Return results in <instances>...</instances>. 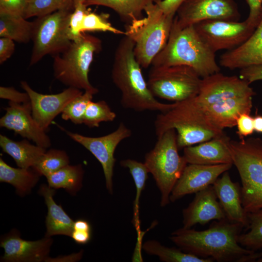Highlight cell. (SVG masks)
I'll list each match as a JSON object with an SVG mask.
<instances>
[{
  "mask_svg": "<svg viewBox=\"0 0 262 262\" xmlns=\"http://www.w3.org/2000/svg\"><path fill=\"white\" fill-rule=\"evenodd\" d=\"M244 227L227 219L214 220L201 231L181 228L171 233L169 238L183 251L218 262H253L262 252L248 249L238 243Z\"/></svg>",
  "mask_w": 262,
  "mask_h": 262,
  "instance_id": "1",
  "label": "cell"
},
{
  "mask_svg": "<svg viewBox=\"0 0 262 262\" xmlns=\"http://www.w3.org/2000/svg\"><path fill=\"white\" fill-rule=\"evenodd\" d=\"M134 47L133 41L125 35L115 50L111 77L121 92V105L137 112L167 111L173 103H162L152 94L135 58Z\"/></svg>",
  "mask_w": 262,
  "mask_h": 262,
  "instance_id": "2",
  "label": "cell"
},
{
  "mask_svg": "<svg viewBox=\"0 0 262 262\" xmlns=\"http://www.w3.org/2000/svg\"><path fill=\"white\" fill-rule=\"evenodd\" d=\"M215 53L194 25L181 28L174 19L168 41L151 65L156 67L186 66L203 78L220 71Z\"/></svg>",
  "mask_w": 262,
  "mask_h": 262,
  "instance_id": "3",
  "label": "cell"
},
{
  "mask_svg": "<svg viewBox=\"0 0 262 262\" xmlns=\"http://www.w3.org/2000/svg\"><path fill=\"white\" fill-rule=\"evenodd\" d=\"M101 49L98 38L83 33L63 52L53 56L54 77L68 87L97 94L98 91L90 83L88 74L94 54Z\"/></svg>",
  "mask_w": 262,
  "mask_h": 262,
  "instance_id": "4",
  "label": "cell"
},
{
  "mask_svg": "<svg viewBox=\"0 0 262 262\" xmlns=\"http://www.w3.org/2000/svg\"><path fill=\"white\" fill-rule=\"evenodd\" d=\"M145 17L127 25L125 35L134 42V54L142 68H147L165 46L175 16L164 15L156 3L145 10Z\"/></svg>",
  "mask_w": 262,
  "mask_h": 262,
  "instance_id": "5",
  "label": "cell"
},
{
  "mask_svg": "<svg viewBox=\"0 0 262 262\" xmlns=\"http://www.w3.org/2000/svg\"><path fill=\"white\" fill-rule=\"evenodd\" d=\"M229 147L241 178L243 206L247 213L262 208V139L230 140Z\"/></svg>",
  "mask_w": 262,
  "mask_h": 262,
  "instance_id": "6",
  "label": "cell"
},
{
  "mask_svg": "<svg viewBox=\"0 0 262 262\" xmlns=\"http://www.w3.org/2000/svg\"><path fill=\"white\" fill-rule=\"evenodd\" d=\"M157 139L146 154L144 163L161 192V206L164 207L169 203L171 191L188 164L179 153L175 129L166 131Z\"/></svg>",
  "mask_w": 262,
  "mask_h": 262,
  "instance_id": "7",
  "label": "cell"
},
{
  "mask_svg": "<svg viewBox=\"0 0 262 262\" xmlns=\"http://www.w3.org/2000/svg\"><path fill=\"white\" fill-rule=\"evenodd\" d=\"M201 80L195 70L186 66H152L147 83L155 97L179 102L195 97Z\"/></svg>",
  "mask_w": 262,
  "mask_h": 262,
  "instance_id": "8",
  "label": "cell"
},
{
  "mask_svg": "<svg viewBox=\"0 0 262 262\" xmlns=\"http://www.w3.org/2000/svg\"><path fill=\"white\" fill-rule=\"evenodd\" d=\"M74 8L59 10L37 17L33 21L30 66L38 63L47 55L60 54L70 45L72 41L69 36V20Z\"/></svg>",
  "mask_w": 262,
  "mask_h": 262,
  "instance_id": "9",
  "label": "cell"
},
{
  "mask_svg": "<svg viewBox=\"0 0 262 262\" xmlns=\"http://www.w3.org/2000/svg\"><path fill=\"white\" fill-rule=\"evenodd\" d=\"M194 26L203 41L214 52L232 49L245 42L256 26L246 19L242 22L209 20L198 22Z\"/></svg>",
  "mask_w": 262,
  "mask_h": 262,
  "instance_id": "10",
  "label": "cell"
},
{
  "mask_svg": "<svg viewBox=\"0 0 262 262\" xmlns=\"http://www.w3.org/2000/svg\"><path fill=\"white\" fill-rule=\"evenodd\" d=\"M72 140L89 151L101 164L110 194L113 193V176L116 161L114 157L115 149L123 140L131 135V130L122 122L112 132L107 135L93 137L64 130Z\"/></svg>",
  "mask_w": 262,
  "mask_h": 262,
  "instance_id": "11",
  "label": "cell"
},
{
  "mask_svg": "<svg viewBox=\"0 0 262 262\" xmlns=\"http://www.w3.org/2000/svg\"><path fill=\"white\" fill-rule=\"evenodd\" d=\"M174 20L181 28L205 20L238 21L241 15L234 0H184Z\"/></svg>",
  "mask_w": 262,
  "mask_h": 262,
  "instance_id": "12",
  "label": "cell"
},
{
  "mask_svg": "<svg viewBox=\"0 0 262 262\" xmlns=\"http://www.w3.org/2000/svg\"><path fill=\"white\" fill-rule=\"evenodd\" d=\"M255 95L246 81L219 72L202 78L199 93L191 99L196 105L203 107L232 98Z\"/></svg>",
  "mask_w": 262,
  "mask_h": 262,
  "instance_id": "13",
  "label": "cell"
},
{
  "mask_svg": "<svg viewBox=\"0 0 262 262\" xmlns=\"http://www.w3.org/2000/svg\"><path fill=\"white\" fill-rule=\"evenodd\" d=\"M20 85L29 96L33 119L45 131L67 104L83 93L79 89L68 87L57 94H43L33 90L26 81H21Z\"/></svg>",
  "mask_w": 262,
  "mask_h": 262,
  "instance_id": "14",
  "label": "cell"
},
{
  "mask_svg": "<svg viewBox=\"0 0 262 262\" xmlns=\"http://www.w3.org/2000/svg\"><path fill=\"white\" fill-rule=\"evenodd\" d=\"M4 109L5 114L0 119V127L13 131L45 148L51 146L50 139L46 131L32 116L30 102L20 104L9 101L8 106Z\"/></svg>",
  "mask_w": 262,
  "mask_h": 262,
  "instance_id": "15",
  "label": "cell"
},
{
  "mask_svg": "<svg viewBox=\"0 0 262 262\" xmlns=\"http://www.w3.org/2000/svg\"><path fill=\"white\" fill-rule=\"evenodd\" d=\"M52 242L51 237L47 236L36 241L25 240L16 230L13 229L1 238L0 246L4 251L1 261L46 262Z\"/></svg>",
  "mask_w": 262,
  "mask_h": 262,
  "instance_id": "16",
  "label": "cell"
},
{
  "mask_svg": "<svg viewBox=\"0 0 262 262\" xmlns=\"http://www.w3.org/2000/svg\"><path fill=\"white\" fill-rule=\"evenodd\" d=\"M232 165L187 164L171 191L170 202H174L187 195L196 194L213 185L219 176L228 171Z\"/></svg>",
  "mask_w": 262,
  "mask_h": 262,
  "instance_id": "17",
  "label": "cell"
},
{
  "mask_svg": "<svg viewBox=\"0 0 262 262\" xmlns=\"http://www.w3.org/2000/svg\"><path fill=\"white\" fill-rule=\"evenodd\" d=\"M252 97L232 98L207 106L197 105L199 114L206 123L214 128L223 131L225 128L236 126L237 120L242 114H250Z\"/></svg>",
  "mask_w": 262,
  "mask_h": 262,
  "instance_id": "18",
  "label": "cell"
},
{
  "mask_svg": "<svg viewBox=\"0 0 262 262\" xmlns=\"http://www.w3.org/2000/svg\"><path fill=\"white\" fill-rule=\"evenodd\" d=\"M182 216L183 228L185 229L227 219L213 185L196 193L192 201L183 210Z\"/></svg>",
  "mask_w": 262,
  "mask_h": 262,
  "instance_id": "19",
  "label": "cell"
},
{
  "mask_svg": "<svg viewBox=\"0 0 262 262\" xmlns=\"http://www.w3.org/2000/svg\"><path fill=\"white\" fill-rule=\"evenodd\" d=\"M230 140L224 132L197 145L184 148L183 156L188 164H233L229 147Z\"/></svg>",
  "mask_w": 262,
  "mask_h": 262,
  "instance_id": "20",
  "label": "cell"
},
{
  "mask_svg": "<svg viewBox=\"0 0 262 262\" xmlns=\"http://www.w3.org/2000/svg\"><path fill=\"white\" fill-rule=\"evenodd\" d=\"M227 219L246 228L248 213L242 204L241 187L232 181L229 172H225L213 185Z\"/></svg>",
  "mask_w": 262,
  "mask_h": 262,
  "instance_id": "21",
  "label": "cell"
},
{
  "mask_svg": "<svg viewBox=\"0 0 262 262\" xmlns=\"http://www.w3.org/2000/svg\"><path fill=\"white\" fill-rule=\"evenodd\" d=\"M219 64L230 69L262 65V15L251 36L238 47L222 54Z\"/></svg>",
  "mask_w": 262,
  "mask_h": 262,
  "instance_id": "22",
  "label": "cell"
},
{
  "mask_svg": "<svg viewBox=\"0 0 262 262\" xmlns=\"http://www.w3.org/2000/svg\"><path fill=\"white\" fill-rule=\"evenodd\" d=\"M39 192L43 196L48 208L45 236L64 235L71 237L74 221L67 214L61 206L57 204L54 200V189L49 185L42 184Z\"/></svg>",
  "mask_w": 262,
  "mask_h": 262,
  "instance_id": "23",
  "label": "cell"
},
{
  "mask_svg": "<svg viewBox=\"0 0 262 262\" xmlns=\"http://www.w3.org/2000/svg\"><path fill=\"white\" fill-rule=\"evenodd\" d=\"M0 146L2 151L15 160L18 167L32 168L46 151V148L34 145L26 140L15 141L0 135Z\"/></svg>",
  "mask_w": 262,
  "mask_h": 262,
  "instance_id": "24",
  "label": "cell"
},
{
  "mask_svg": "<svg viewBox=\"0 0 262 262\" xmlns=\"http://www.w3.org/2000/svg\"><path fill=\"white\" fill-rule=\"evenodd\" d=\"M40 176L32 168H14L0 158V181L12 185L21 196L31 192Z\"/></svg>",
  "mask_w": 262,
  "mask_h": 262,
  "instance_id": "25",
  "label": "cell"
},
{
  "mask_svg": "<svg viewBox=\"0 0 262 262\" xmlns=\"http://www.w3.org/2000/svg\"><path fill=\"white\" fill-rule=\"evenodd\" d=\"M160 0H86V6L100 5L114 10L127 24L143 17V12L150 4Z\"/></svg>",
  "mask_w": 262,
  "mask_h": 262,
  "instance_id": "26",
  "label": "cell"
},
{
  "mask_svg": "<svg viewBox=\"0 0 262 262\" xmlns=\"http://www.w3.org/2000/svg\"><path fill=\"white\" fill-rule=\"evenodd\" d=\"M174 129L179 149L210 140L224 133L223 131L198 123L180 124Z\"/></svg>",
  "mask_w": 262,
  "mask_h": 262,
  "instance_id": "27",
  "label": "cell"
},
{
  "mask_svg": "<svg viewBox=\"0 0 262 262\" xmlns=\"http://www.w3.org/2000/svg\"><path fill=\"white\" fill-rule=\"evenodd\" d=\"M34 22L22 16L0 13V36L19 43H27L32 40Z\"/></svg>",
  "mask_w": 262,
  "mask_h": 262,
  "instance_id": "28",
  "label": "cell"
},
{
  "mask_svg": "<svg viewBox=\"0 0 262 262\" xmlns=\"http://www.w3.org/2000/svg\"><path fill=\"white\" fill-rule=\"evenodd\" d=\"M84 170L81 164H69L46 177L48 185L54 189L63 188L75 195L82 186Z\"/></svg>",
  "mask_w": 262,
  "mask_h": 262,
  "instance_id": "29",
  "label": "cell"
},
{
  "mask_svg": "<svg viewBox=\"0 0 262 262\" xmlns=\"http://www.w3.org/2000/svg\"><path fill=\"white\" fill-rule=\"evenodd\" d=\"M142 249L149 255L158 256L165 262H213L212 259H204L186 253L180 248L167 247L154 240H148L142 245Z\"/></svg>",
  "mask_w": 262,
  "mask_h": 262,
  "instance_id": "30",
  "label": "cell"
},
{
  "mask_svg": "<svg viewBox=\"0 0 262 262\" xmlns=\"http://www.w3.org/2000/svg\"><path fill=\"white\" fill-rule=\"evenodd\" d=\"M247 231L241 233L238 241L242 246L258 251L262 249V208L248 213Z\"/></svg>",
  "mask_w": 262,
  "mask_h": 262,
  "instance_id": "31",
  "label": "cell"
},
{
  "mask_svg": "<svg viewBox=\"0 0 262 262\" xmlns=\"http://www.w3.org/2000/svg\"><path fill=\"white\" fill-rule=\"evenodd\" d=\"M120 165L129 169L136 187V196L134 201V220L137 231H139V205L140 197L148 178V169L145 163L132 159H125L120 162Z\"/></svg>",
  "mask_w": 262,
  "mask_h": 262,
  "instance_id": "32",
  "label": "cell"
},
{
  "mask_svg": "<svg viewBox=\"0 0 262 262\" xmlns=\"http://www.w3.org/2000/svg\"><path fill=\"white\" fill-rule=\"evenodd\" d=\"M69 163V158L64 150L50 149L46 151L32 168L40 176L46 177Z\"/></svg>",
  "mask_w": 262,
  "mask_h": 262,
  "instance_id": "33",
  "label": "cell"
},
{
  "mask_svg": "<svg viewBox=\"0 0 262 262\" xmlns=\"http://www.w3.org/2000/svg\"><path fill=\"white\" fill-rule=\"evenodd\" d=\"M116 116V114L104 100L97 102L92 100L86 109L83 124L89 128H98L100 123L113 121Z\"/></svg>",
  "mask_w": 262,
  "mask_h": 262,
  "instance_id": "34",
  "label": "cell"
},
{
  "mask_svg": "<svg viewBox=\"0 0 262 262\" xmlns=\"http://www.w3.org/2000/svg\"><path fill=\"white\" fill-rule=\"evenodd\" d=\"M74 8L73 0H29L24 17H37L59 10Z\"/></svg>",
  "mask_w": 262,
  "mask_h": 262,
  "instance_id": "35",
  "label": "cell"
},
{
  "mask_svg": "<svg viewBox=\"0 0 262 262\" xmlns=\"http://www.w3.org/2000/svg\"><path fill=\"white\" fill-rule=\"evenodd\" d=\"M94 94L84 91L73 98L65 107L61 113L65 120H70L76 125L83 124L84 115L89 103L92 100Z\"/></svg>",
  "mask_w": 262,
  "mask_h": 262,
  "instance_id": "36",
  "label": "cell"
},
{
  "mask_svg": "<svg viewBox=\"0 0 262 262\" xmlns=\"http://www.w3.org/2000/svg\"><path fill=\"white\" fill-rule=\"evenodd\" d=\"M109 15L106 13L98 14L90 10L84 16L82 32H109L115 34H126L125 31L118 30L112 26L109 21Z\"/></svg>",
  "mask_w": 262,
  "mask_h": 262,
  "instance_id": "37",
  "label": "cell"
},
{
  "mask_svg": "<svg viewBox=\"0 0 262 262\" xmlns=\"http://www.w3.org/2000/svg\"><path fill=\"white\" fill-rule=\"evenodd\" d=\"M83 3L74 6L69 20V36L72 41L78 39L82 34V22L84 16L90 11Z\"/></svg>",
  "mask_w": 262,
  "mask_h": 262,
  "instance_id": "38",
  "label": "cell"
},
{
  "mask_svg": "<svg viewBox=\"0 0 262 262\" xmlns=\"http://www.w3.org/2000/svg\"><path fill=\"white\" fill-rule=\"evenodd\" d=\"M29 0H0V13L24 17Z\"/></svg>",
  "mask_w": 262,
  "mask_h": 262,
  "instance_id": "39",
  "label": "cell"
},
{
  "mask_svg": "<svg viewBox=\"0 0 262 262\" xmlns=\"http://www.w3.org/2000/svg\"><path fill=\"white\" fill-rule=\"evenodd\" d=\"M236 132L240 140L244 139L245 137L251 135L254 132V117L249 113H243L240 115L237 120Z\"/></svg>",
  "mask_w": 262,
  "mask_h": 262,
  "instance_id": "40",
  "label": "cell"
},
{
  "mask_svg": "<svg viewBox=\"0 0 262 262\" xmlns=\"http://www.w3.org/2000/svg\"><path fill=\"white\" fill-rule=\"evenodd\" d=\"M0 98L17 103H26L30 102L28 94L20 92L12 87H0Z\"/></svg>",
  "mask_w": 262,
  "mask_h": 262,
  "instance_id": "41",
  "label": "cell"
},
{
  "mask_svg": "<svg viewBox=\"0 0 262 262\" xmlns=\"http://www.w3.org/2000/svg\"><path fill=\"white\" fill-rule=\"evenodd\" d=\"M249 8V14L246 19L257 27L262 15V0H246Z\"/></svg>",
  "mask_w": 262,
  "mask_h": 262,
  "instance_id": "42",
  "label": "cell"
},
{
  "mask_svg": "<svg viewBox=\"0 0 262 262\" xmlns=\"http://www.w3.org/2000/svg\"><path fill=\"white\" fill-rule=\"evenodd\" d=\"M240 78L249 84L255 81L262 80V65L253 66L241 69Z\"/></svg>",
  "mask_w": 262,
  "mask_h": 262,
  "instance_id": "43",
  "label": "cell"
},
{
  "mask_svg": "<svg viewBox=\"0 0 262 262\" xmlns=\"http://www.w3.org/2000/svg\"><path fill=\"white\" fill-rule=\"evenodd\" d=\"M184 0H160L156 3L165 16H175L177 10Z\"/></svg>",
  "mask_w": 262,
  "mask_h": 262,
  "instance_id": "44",
  "label": "cell"
},
{
  "mask_svg": "<svg viewBox=\"0 0 262 262\" xmlns=\"http://www.w3.org/2000/svg\"><path fill=\"white\" fill-rule=\"evenodd\" d=\"M14 41L6 37L0 38V64L7 61L15 51Z\"/></svg>",
  "mask_w": 262,
  "mask_h": 262,
  "instance_id": "45",
  "label": "cell"
},
{
  "mask_svg": "<svg viewBox=\"0 0 262 262\" xmlns=\"http://www.w3.org/2000/svg\"><path fill=\"white\" fill-rule=\"evenodd\" d=\"M71 237L79 244H86L91 240V231L73 229Z\"/></svg>",
  "mask_w": 262,
  "mask_h": 262,
  "instance_id": "46",
  "label": "cell"
},
{
  "mask_svg": "<svg viewBox=\"0 0 262 262\" xmlns=\"http://www.w3.org/2000/svg\"><path fill=\"white\" fill-rule=\"evenodd\" d=\"M73 229L91 231V227L88 221L83 219H79L74 221Z\"/></svg>",
  "mask_w": 262,
  "mask_h": 262,
  "instance_id": "47",
  "label": "cell"
},
{
  "mask_svg": "<svg viewBox=\"0 0 262 262\" xmlns=\"http://www.w3.org/2000/svg\"><path fill=\"white\" fill-rule=\"evenodd\" d=\"M254 131L262 133V115H257L254 117Z\"/></svg>",
  "mask_w": 262,
  "mask_h": 262,
  "instance_id": "48",
  "label": "cell"
},
{
  "mask_svg": "<svg viewBox=\"0 0 262 262\" xmlns=\"http://www.w3.org/2000/svg\"><path fill=\"white\" fill-rule=\"evenodd\" d=\"M86 0H73V2H74V5L75 6V5L78 4V3H84V2L86 1Z\"/></svg>",
  "mask_w": 262,
  "mask_h": 262,
  "instance_id": "49",
  "label": "cell"
},
{
  "mask_svg": "<svg viewBox=\"0 0 262 262\" xmlns=\"http://www.w3.org/2000/svg\"><path fill=\"white\" fill-rule=\"evenodd\" d=\"M257 262H262V257L260 258L257 261Z\"/></svg>",
  "mask_w": 262,
  "mask_h": 262,
  "instance_id": "50",
  "label": "cell"
}]
</instances>
